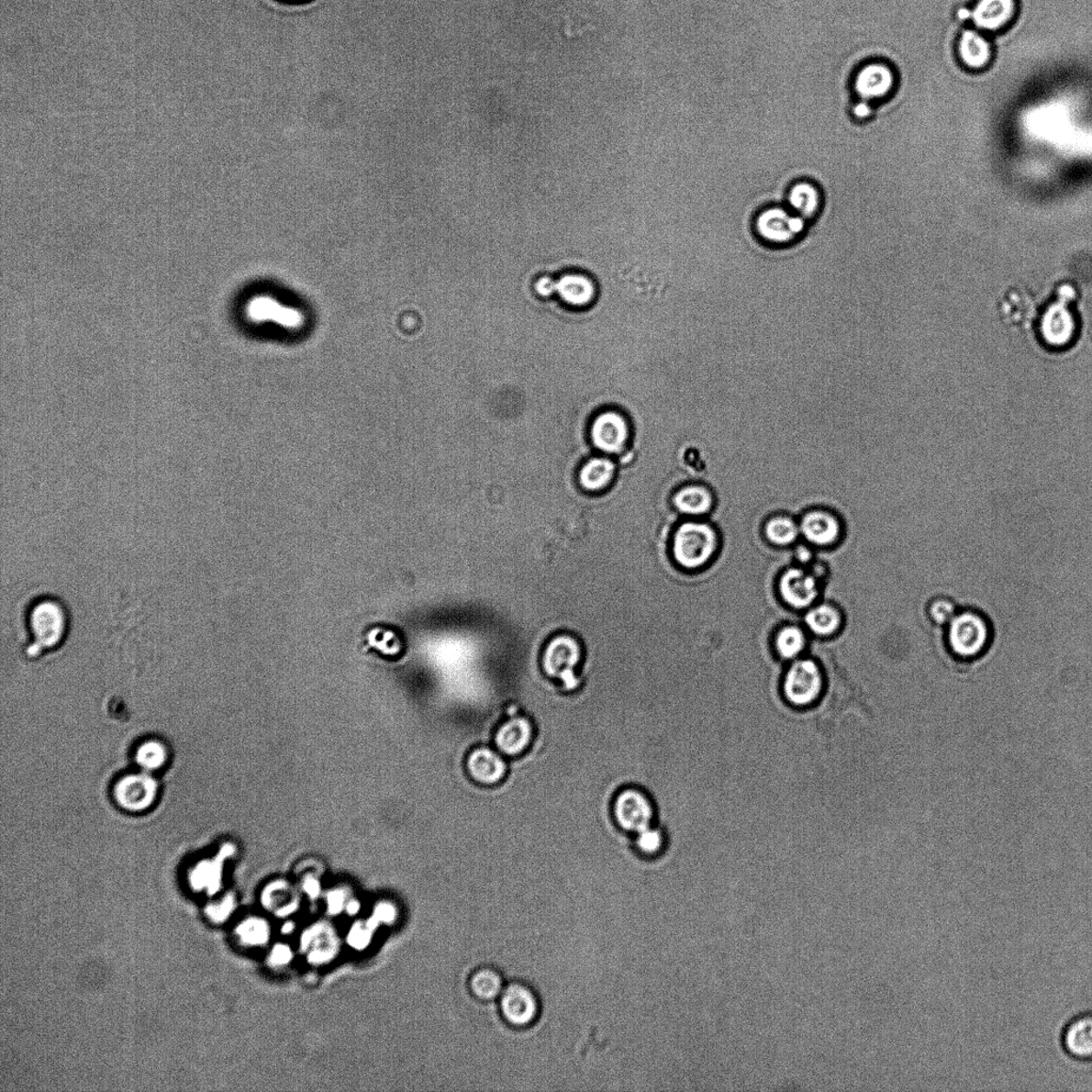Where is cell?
I'll use <instances>...</instances> for the list:
<instances>
[{"mask_svg":"<svg viewBox=\"0 0 1092 1092\" xmlns=\"http://www.w3.org/2000/svg\"><path fill=\"white\" fill-rule=\"evenodd\" d=\"M615 473V465L607 459H594L585 464L581 472V484L585 489L596 491L604 488L610 482Z\"/></svg>","mask_w":1092,"mask_h":1092,"instance_id":"cell-25","label":"cell"},{"mask_svg":"<svg viewBox=\"0 0 1092 1092\" xmlns=\"http://www.w3.org/2000/svg\"><path fill=\"white\" fill-rule=\"evenodd\" d=\"M797 552H798V554H797V555H798V558H799V559H800V561H802V562H805V563H806V562H808V559H810V558H811V552H810V551H808V549H806V548H800V549L797 551Z\"/></svg>","mask_w":1092,"mask_h":1092,"instance_id":"cell-33","label":"cell"},{"mask_svg":"<svg viewBox=\"0 0 1092 1092\" xmlns=\"http://www.w3.org/2000/svg\"><path fill=\"white\" fill-rule=\"evenodd\" d=\"M927 613H929L931 622L940 625V627H946L957 614V608L955 603L950 598L937 597L930 603Z\"/></svg>","mask_w":1092,"mask_h":1092,"instance_id":"cell-29","label":"cell"},{"mask_svg":"<svg viewBox=\"0 0 1092 1092\" xmlns=\"http://www.w3.org/2000/svg\"><path fill=\"white\" fill-rule=\"evenodd\" d=\"M156 782L147 774H131L116 787V797L129 811H141L152 804L156 795Z\"/></svg>","mask_w":1092,"mask_h":1092,"instance_id":"cell-13","label":"cell"},{"mask_svg":"<svg viewBox=\"0 0 1092 1092\" xmlns=\"http://www.w3.org/2000/svg\"><path fill=\"white\" fill-rule=\"evenodd\" d=\"M800 532L807 540L818 546H829L837 542L841 534L838 518L824 510L806 513L799 524Z\"/></svg>","mask_w":1092,"mask_h":1092,"instance_id":"cell-14","label":"cell"},{"mask_svg":"<svg viewBox=\"0 0 1092 1092\" xmlns=\"http://www.w3.org/2000/svg\"><path fill=\"white\" fill-rule=\"evenodd\" d=\"M581 661V648L574 638L561 636L552 640L546 648L543 656V667L546 674L561 680L567 690H574L580 685L574 668Z\"/></svg>","mask_w":1092,"mask_h":1092,"instance_id":"cell-6","label":"cell"},{"mask_svg":"<svg viewBox=\"0 0 1092 1092\" xmlns=\"http://www.w3.org/2000/svg\"><path fill=\"white\" fill-rule=\"evenodd\" d=\"M531 739V727L524 719H513L505 723L496 734V746L502 752L516 755L524 752Z\"/></svg>","mask_w":1092,"mask_h":1092,"instance_id":"cell-19","label":"cell"},{"mask_svg":"<svg viewBox=\"0 0 1092 1092\" xmlns=\"http://www.w3.org/2000/svg\"><path fill=\"white\" fill-rule=\"evenodd\" d=\"M615 815L625 830L640 833L650 827L653 810L641 793L627 791L618 796Z\"/></svg>","mask_w":1092,"mask_h":1092,"instance_id":"cell-10","label":"cell"},{"mask_svg":"<svg viewBox=\"0 0 1092 1092\" xmlns=\"http://www.w3.org/2000/svg\"><path fill=\"white\" fill-rule=\"evenodd\" d=\"M222 861L223 858L203 861L194 868L189 875V883L195 891L212 896L219 890Z\"/></svg>","mask_w":1092,"mask_h":1092,"instance_id":"cell-24","label":"cell"},{"mask_svg":"<svg viewBox=\"0 0 1092 1092\" xmlns=\"http://www.w3.org/2000/svg\"><path fill=\"white\" fill-rule=\"evenodd\" d=\"M852 115L856 120L864 121L870 117L873 114L871 102L864 100H858L852 106Z\"/></svg>","mask_w":1092,"mask_h":1092,"instance_id":"cell-32","label":"cell"},{"mask_svg":"<svg viewBox=\"0 0 1092 1092\" xmlns=\"http://www.w3.org/2000/svg\"><path fill=\"white\" fill-rule=\"evenodd\" d=\"M166 758V749H164L161 742L157 741L143 743L137 752L138 764L147 769V771H154V769L160 768L163 765Z\"/></svg>","mask_w":1092,"mask_h":1092,"instance_id":"cell-28","label":"cell"},{"mask_svg":"<svg viewBox=\"0 0 1092 1092\" xmlns=\"http://www.w3.org/2000/svg\"><path fill=\"white\" fill-rule=\"evenodd\" d=\"M806 643L804 631L794 625L781 629L774 640L775 650L785 660H794L798 657L805 650Z\"/></svg>","mask_w":1092,"mask_h":1092,"instance_id":"cell-26","label":"cell"},{"mask_svg":"<svg viewBox=\"0 0 1092 1092\" xmlns=\"http://www.w3.org/2000/svg\"><path fill=\"white\" fill-rule=\"evenodd\" d=\"M232 908H233L232 898L227 897V898L219 901V903H215L213 905L208 906L207 909H206V914L210 919L214 920V922H216V923H218V922H221V920H225L228 918L229 912L232 911Z\"/></svg>","mask_w":1092,"mask_h":1092,"instance_id":"cell-31","label":"cell"},{"mask_svg":"<svg viewBox=\"0 0 1092 1092\" xmlns=\"http://www.w3.org/2000/svg\"><path fill=\"white\" fill-rule=\"evenodd\" d=\"M807 220L788 207L772 206L761 210L754 229L761 240L771 246L792 245L806 231Z\"/></svg>","mask_w":1092,"mask_h":1092,"instance_id":"cell-3","label":"cell"},{"mask_svg":"<svg viewBox=\"0 0 1092 1092\" xmlns=\"http://www.w3.org/2000/svg\"><path fill=\"white\" fill-rule=\"evenodd\" d=\"M782 600L796 609L810 607L819 597L818 582L811 574L801 569H789L779 581Z\"/></svg>","mask_w":1092,"mask_h":1092,"instance_id":"cell-9","label":"cell"},{"mask_svg":"<svg viewBox=\"0 0 1092 1092\" xmlns=\"http://www.w3.org/2000/svg\"><path fill=\"white\" fill-rule=\"evenodd\" d=\"M824 677L819 664L811 660H798L789 667L783 682V693L794 707L807 708L819 699Z\"/></svg>","mask_w":1092,"mask_h":1092,"instance_id":"cell-4","label":"cell"},{"mask_svg":"<svg viewBox=\"0 0 1092 1092\" xmlns=\"http://www.w3.org/2000/svg\"><path fill=\"white\" fill-rule=\"evenodd\" d=\"M805 621L812 633L828 637L837 633L841 628V617L832 605L821 604L808 611Z\"/></svg>","mask_w":1092,"mask_h":1092,"instance_id":"cell-23","label":"cell"},{"mask_svg":"<svg viewBox=\"0 0 1092 1092\" xmlns=\"http://www.w3.org/2000/svg\"><path fill=\"white\" fill-rule=\"evenodd\" d=\"M800 534L799 525L787 517H775L766 523L765 535L774 545L786 546L796 541Z\"/></svg>","mask_w":1092,"mask_h":1092,"instance_id":"cell-27","label":"cell"},{"mask_svg":"<svg viewBox=\"0 0 1092 1092\" xmlns=\"http://www.w3.org/2000/svg\"><path fill=\"white\" fill-rule=\"evenodd\" d=\"M293 2H299V0H293Z\"/></svg>","mask_w":1092,"mask_h":1092,"instance_id":"cell-34","label":"cell"},{"mask_svg":"<svg viewBox=\"0 0 1092 1092\" xmlns=\"http://www.w3.org/2000/svg\"><path fill=\"white\" fill-rule=\"evenodd\" d=\"M32 633L43 647L54 646L61 640L64 628L63 610L58 603L44 600L36 603L29 611Z\"/></svg>","mask_w":1092,"mask_h":1092,"instance_id":"cell-8","label":"cell"},{"mask_svg":"<svg viewBox=\"0 0 1092 1092\" xmlns=\"http://www.w3.org/2000/svg\"><path fill=\"white\" fill-rule=\"evenodd\" d=\"M1059 1044L1071 1061L1092 1062V1012L1072 1017L1062 1028Z\"/></svg>","mask_w":1092,"mask_h":1092,"instance_id":"cell-7","label":"cell"},{"mask_svg":"<svg viewBox=\"0 0 1092 1092\" xmlns=\"http://www.w3.org/2000/svg\"><path fill=\"white\" fill-rule=\"evenodd\" d=\"M787 207L805 220L817 218L824 204V194L819 184L801 180L793 184L786 193Z\"/></svg>","mask_w":1092,"mask_h":1092,"instance_id":"cell-15","label":"cell"},{"mask_svg":"<svg viewBox=\"0 0 1092 1092\" xmlns=\"http://www.w3.org/2000/svg\"><path fill=\"white\" fill-rule=\"evenodd\" d=\"M959 54L969 68L980 69L990 61L991 49L989 43L977 32L966 31L960 39Z\"/></svg>","mask_w":1092,"mask_h":1092,"instance_id":"cell-22","label":"cell"},{"mask_svg":"<svg viewBox=\"0 0 1092 1092\" xmlns=\"http://www.w3.org/2000/svg\"><path fill=\"white\" fill-rule=\"evenodd\" d=\"M893 84L894 76L887 65L868 63L854 75L852 87L859 100L872 102L889 95Z\"/></svg>","mask_w":1092,"mask_h":1092,"instance_id":"cell-11","label":"cell"},{"mask_svg":"<svg viewBox=\"0 0 1092 1092\" xmlns=\"http://www.w3.org/2000/svg\"><path fill=\"white\" fill-rule=\"evenodd\" d=\"M247 314L255 322H273L286 329H297L304 322V316L298 310L280 304L268 295H260L250 301Z\"/></svg>","mask_w":1092,"mask_h":1092,"instance_id":"cell-12","label":"cell"},{"mask_svg":"<svg viewBox=\"0 0 1092 1092\" xmlns=\"http://www.w3.org/2000/svg\"><path fill=\"white\" fill-rule=\"evenodd\" d=\"M499 1010L506 1023L517 1029L528 1028L537 1021L540 1015V1001L535 990L522 983H512L505 986L498 998Z\"/></svg>","mask_w":1092,"mask_h":1092,"instance_id":"cell-5","label":"cell"},{"mask_svg":"<svg viewBox=\"0 0 1092 1092\" xmlns=\"http://www.w3.org/2000/svg\"><path fill=\"white\" fill-rule=\"evenodd\" d=\"M719 548V537L712 525L698 521L683 523L674 537V556L686 570H698L708 564Z\"/></svg>","mask_w":1092,"mask_h":1092,"instance_id":"cell-2","label":"cell"},{"mask_svg":"<svg viewBox=\"0 0 1092 1092\" xmlns=\"http://www.w3.org/2000/svg\"><path fill=\"white\" fill-rule=\"evenodd\" d=\"M472 777L483 785H496L504 777L506 765L501 756L490 749H478L469 759Z\"/></svg>","mask_w":1092,"mask_h":1092,"instance_id":"cell-18","label":"cell"},{"mask_svg":"<svg viewBox=\"0 0 1092 1092\" xmlns=\"http://www.w3.org/2000/svg\"><path fill=\"white\" fill-rule=\"evenodd\" d=\"M663 841V839L661 831L649 827L638 833L636 843L641 852L653 854L661 851Z\"/></svg>","mask_w":1092,"mask_h":1092,"instance_id":"cell-30","label":"cell"},{"mask_svg":"<svg viewBox=\"0 0 1092 1092\" xmlns=\"http://www.w3.org/2000/svg\"><path fill=\"white\" fill-rule=\"evenodd\" d=\"M504 978L497 970L483 966L473 973L470 988L473 996L480 1001H492L501 997L505 989Z\"/></svg>","mask_w":1092,"mask_h":1092,"instance_id":"cell-21","label":"cell"},{"mask_svg":"<svg viewBox=\"0 0 1092 1092\" xmlns=\"http://www.w3.org/2000/svg\"><path fill=\"white\" fill-rule=\"evenodd\" d=\"M1015 9V0H979L971 17L977 28L997 30L1009 22Z\"/></svg>","mask_w":1092,"mask_h":1092,"instance_id":"cell-16","label":"cell"},{"mask_svg":"<svg viewBox=\"0 0 1092 1092\" xmlns=\"http://www.w3.org/2000/svg\"><path fill=\"white\" fill-rule=\"evenodd\" d=\"M674 506L683 515L702 517L713 508L712 493L700 485L684 486L674 498Z\"/></svg>","mask_w":1092,"mask_h":1092,"instance_id":"cell-20","label":"cell"},{"mask_svg":"<svg viewBox=\"0 0 1092 1092\" xmlns=\"http://www.w3.org/2000/svg\"><path fill=\"white\" fill-rule=\"evenodd\" d=\"M946 641L953 656L971 661L983 655L991 642L988 620L975 610L957 611L946 625Z\"/></svg>","mask_w":1092,"mask_h":1092,"instance_id":"cell-1","label":"cell"},{"mask_svg":"<svg viewBox=\"0 0 1092 1092\" xmlns=\"http://www.w3.org/2000/svg\"><path fill=\"white\" fill-rule=\"evenodd\" d=\"M627 437V426L620 418L615 416L598 418L592 430L595 444L607 452L620 451Z\"/></svg>","mask_w":1092,"mask_h":1092,"instance_id":"cell-17","label":"cell"}]
</instances>
